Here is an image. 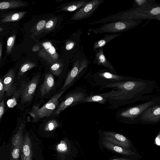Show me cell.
<instances>
[{
  "mask_svg": "<svg viewBox=\"0 0 160 160\" xmlns=\"http://www.w3.org/2000/svg\"><path fill=\"white\" fill-rule=\"evenodd\" d=\"M5 111L4 98L0 102V122Z\"/></svg>",
  "mask_w": 160,
  "mask_h": 160,
  "instance_id": "obj_34",
  "label": "cell"
},
{
  "mask_svg": "<svg viewBox=\"0 0 160 160\" xmlns=\"http://www.w3.org/2000/svg\"><path fill=\"white\" fill-rule=\"evenodd\" d=\"M39 46L36 45L34 46L32 49V50L34 52H36L39 49Z\"/></svg>",
  "mask_w": 160,
  "mask_h": 160,
  "instance_id": "obj_39",
  "label": "cell"
},
{
  "mask_svg": "<svg viewBox=\"0 0 160 160\" xmlns=\"http://www.w3.org/2000/svg\"><path fill=\"white\" fill-rule=\"evenodd\" d=\"M155 19L160 21V6L154 2L141 7L132 8L97 21V24L105 23L121 20Z\"/></svg>",
  "mask_w": 160,
  "mask_h": 160,
  "instance_id": "obj_2",
  "label": "cell"
},
{
  "mask_svg": "<svg viewBox=\"0 0 160 160\" xmlns=\"http://www.w3.org/2000/svg\"><path fill=\"white\" fill-rule=\"evenodd\" d=\"M26 13V12H25L15 13L7 16L2 20V21L3 22H7L18 20L22 18Z\"/></svg>",
  "mask_w": 160,
  "mask_h": 160,
  "instance_id": "obj_24",
  "label": "cell"
},
{
  "mask_svg": "<svg viewBox=\"0 0 160 160\" xmlns=\"http://www.w3.org/2000/svg\"><path fill=\"white\" fill-rule=\"evenodd\" d=\"M15 36L10 37L7 42V50L8 52H10L14 44Z\"/></svg>",
  "mask_w": 160,
  "mask_h": 160,
  "instance_id": "obj_31",
  "label": "cell"
},
{
  "mask_svg": "<svg viewBox=\"0 0 160 160\" xmlns=\"http://www.w3.org/2000/svg\"><path fill=\"white\" fill-rule=\"evenodd\" d=\"M24 5L23 3L19 1H4L0 2V10L17 8Z\"/></svg>",
  "mask_w": 160,
  "mask_h": 160,
  "instance_id": "obj_21",
  "label": "cell"
},
{
  "mask_svg": "<svg viewBox=\"0 0 160 160\" xmlns=\"http://www.w3.org/2000/svg\"><path fill=\"white\" fill-rule=\"evenodd\" d=\"M142 22L141 20H121L105 23L92 30L95 33H121L134 28Z\"/></svg>",
  "mask_w": 160,
  "mask_h": 160,
  "instance_id": "obj_4",
  "label": "cell"
},
{
  "mask_svg": "<svg viewBox=\"0 0 160 160\" xmlns=\"http://www.w3.org/2000/svg\"><path fill=\"white\" fill-rule=\"evenodd\" d=\"M106 100V99L105 97L100 94V95H92L85 97L83 101V102H93L103 104Z\"/></svg>",
  "mask_w": 160,
  "mask_h": 160,
  "instance_id": "obj_23",
  "label": "cell"
},
{
  "mask_svg": "<svg viewBox=\"0 0 160 160\" xmlns=\"http://www.w3.org/2000/svg\"><path fill=\"white\" fill-rule=\"evenodd\" d=\"M88 65L87 61L83 60L77 61L74 64L71 71L68 73L62 90L68 88L81 71Z\"/></svg>",
  "mask_w": 160,
  "mask_h": 160,
  "instance_id": "obj_12",
  "label": "cell"
},
{
  "mask_svg": "<svg viewBox=\"0 0 160 160\" xmlns=\"http://www.w3.org/2000/svg\"><path fill=\"white\" fill-rule=\"evenodd\" d=\"M160 102L159 99L154 98L147 102L127 108L123 109L116 113L118 118L125 122L138 121L142 112L146 109Z\"/></svg>",
  "mask_w": 160,
  "mask_h": 160,
  "instance_id": "obj_5",
  "label": "cell"
},
{
  "mask_svg": "<svg viewBox=\"0 0 160 160\" xmlns=\"http://www.w3.org/2000/svg\"><path fill=\"white\" fill-rule=\"evenodd\" d=\"M156 85L154 81L137 78L106 85L101 88H110L112 90L101 94L113 106L118 107L147 99L155 89Z\"/></svg>",
  "mask_w": 160,
  "mask_h": 160,
  "instance_id": "obj_1",
  "label": "cell"
},
{
  "mask_svg": "<svg viewBox=\"0 0 160 160\" xmlns=\"http://www.w3.org/2000/svg\"><path fill=\"white\" fill-rule=\"evenodd\" d=\"M104 0H92L86 3L72 16L71 19L77 20L87 18L91 16Z\"/></svg>",
  "mask_w": 160,
  "mask_h": 160,
  "instance_id": "obj_9",
  "label": "cell"
},
{
  "mask_svg": "<svg viewBox=\"0 0 160 160\" xmlns=\"http://www.w3.org/2000/svg\"><path fill=\"white\" fill-rule=\"evenodd\" d=\"M40 77L39 74H38L33 77L28 82L22 81L21 82L22 92L20 100L18 105L20 109L22 105L27 104L32 99L39 82Z\"/></svg>",
  "mask_w": 160,
  "mask_h": 160,
  "instance_id": "obj_7",
  "label": "cell"
},
{
  "mask_svg": "<svg viewBox=\"0 0 160 160\" xmlns=\"http://www.w3.org/2000/svg\"><path fill=\"white\" fill-rule=\"evenodd\" d=\"M7 157H8V156H7ZM6 160H7V159H6Z\"/></svg>",
  "mask_w": 160,
  "mask_h": 160,
  "instance_id": "obj_43",
  "label": "cell"
},
{
  "mask_svg": "<svg viewBox=\"0 0 160 160\" xmlns=\"http://www.w3.org/2000/svg\"><path fill=\"white\" fill-rule=\"evenodd\" d=\"M1 29V28H0V30Z\"/></svg>",
  "mask_w": 160,
  "mask_h": 160,
  "instance_id": "obj_42",
  "label": "cell"
},
{
  "mask_svg": "<svg viewBox=\"0 0 160 160\" xmlns=\"http://www.w3.org/2000/svg\"><path fill=\"white\" fill-rule=\"evenodd\" d=\"M7 158L6 144L4 141L1 145H0V160H6Z\"/></svg>",
  "mask_w": 160,
  "mask_h": 160,
  "instance_id": "obj_30",
  "label": "cell"
},
{
  "mask_svg": "<svg viewBox=\"0 0 160 160\" xmlns=\"http://www.w3.org/2000/svg\"><path fill=\"white\" fill-rule=\"evenodd\" d=\"M54 78L50 73L46 74L44 80L40 88V92L42 97L47 94L52 89L54 86Z\"/></svg>",
  "mask_w": 160,
  "mask_h": 160,
  "instance_id": "obj_18",
  "label": "cell"
},
{
  "mask_svg": "<svg viewBox=\"0 0 160 160\" xmlns=\"http://www.w3.org/2000/svg\"><path fill=\"white\" fill-rule=\"evenodd\" d=\"M121 35V33H112L106 35L102 38L94 43L93 47L94 50L96 51L99 49L103 48L104 46L109 42Z\"/></svg>",
  "mask_w": 160,
  "mask_h": 160,
  "instance_id": "obj_19",
  "label": "cell"
},
{
  "mask_svg": "<svg viewBox=\"0 0 160 160\" xmlns=\"http://www.w3.org/2000/svg\"><path fill=\"white\" fill-rule=\"evenodd\" d=\"M2 45L1 43H0V57L1 55V52H2Z\"/></svg>",
  "mask_w": 160,
  "mask_h": 160,
  "instance_id": "obj_41",
  "label": "cell"
},
{
  "mask_svg": "<svg viewBox=\"0 0 160 160\" xmlns=\"http://www.w3.org/2000/svg\"><path fill=\"white\" fill-rule=\"evenodd\" d=\"M74 46V43L72 42H70L66 45V49L67 50H70L73 48Z\"/></svg>",
  "mask_w": 160,
  "mask_h": 160,
  "instance_id": "obj_37",
  "label": "cell"
},
{
  "mask_svg": "<svg viewBox=\"0 0 160 160\" xmlns=\"http://www.w3.org/2000/svg\"><path fill=\"white\" fill-rule=\"evenodd\" d=\"M22 92V88L21 87L16 93L13 95L12 97L7 101L8 106L9 107H13L17 104V102L19 97H20Z\"/></svg>",
  "mask_w": 160,
  "mask_h": 160,
  "instance_id": "obj_25",
  "label": "cell"
},
{
  "mask_svg": "<svg viewBox=\"0 0 160 160\" xmlns=\"http://www.w3.org/2000/svg\"><path fill=\"white\" fill-rule=\"evenodd\" d=\"M112 160H131L126 159V158H116V159H114Z\"/></svg>",
  "mask_w": 160,
  "mask_h": 160,
  "instance_id": "obj_40",
  "label": "cell"
},
{
  "mask_svg": "<svg viewBox=\"0 0 160 160\" xmlns=\"http://www.w3.org/2000/svg\"><path fill=\"white\" fill-rule=\"evenodd\" d=\"M57 149L59 152H65L67 149V145L64 142L62 141L58 145Z\"/></svg>",
  "mask_w": 160,
  "mask_h": 160,
  "instance_id": "obj_33",
  "label": "cell"
},
{
  "mask_svg": "<svg viewBox=\"0 0 160 160\" xmlns=\"http://www.w3.org/2000/svg\"><path fill=\"white\" fill-rule=\"evenodd\" d=\"M98 81L101 85V88L106 85L131 80L137 78L132 77L123 76L114 74L108 70L102 69L99 71L96 74Z\"/></svg>",
  "mask_w": 160,
  "mask_h": 160,
  "instance_id": "obj_8",
  "label": "cell"
},
{
  "mask_svg": "<svg viewBox=\"0 0 160 160\" xmlns=\"http://www.w3.org/2000/svg\"><path fill=\"white\" fill-rule=\"evenodd\" d=\"M58 126L57 121L55 119H51L48 121L45 126V129L47 131L53 130Z\"/></svg>",
  "mask_w": 160,
  "mask_h": 160,
  "instance_id": "obj_28",
  "label": "cell"
},
{
  "mask_svg": "<svg viewBox=\"0 0 160 160\" xmlns=\"http://www.w3.org/2000/svg\"><path fill=\"white\" fill-rule=\"evenodd\" d=\"M68 88L61 90L55 94L45 104L40 108L35 106L32 112L36 115L37 119L48 117L52 114L56 110L58 104V100Z\"/></svg>",
  "mask_w": 160,
  "mask_h": 160,
  "instance_id": "obj_6",
  "label": "cell"
},
{
  "mask_svg": "<svg viewBox=\"0 0 160 160\" xmlns=\"http://www.w3.org/2000/svg\"><path fill=\"white\" fill-rule=\"evenodd\" d=\"M15 73L12 69L9 70L2 78L3 85L7 97L13 95L17 91L16 84H14Z\"/></svg>",
  "mask_w": 160,
  "mask_h": 160,
  "instance_id": "obj_14",
  "label": "cell"
},
{
  "mask_svg": "<svg viewBox=\"0 0 160 160\" xmlns=\"http://www.w3.org/2000/svg\"><path fill=\"white\" fill-rule=\"evenodd\" d=\"M160 120V102L145 110L141 114L138 121L151 123L158 122Z\"/></svg>",
  "mask_w": 160,
  "mask_h": 160,
  "instance_id": "obj_11",
  "label": "cell"
},
{
  "mask_svg": "<svg viewBox=\"0 0 160 160\" xmlns=\"http://www.w3.org/2000/svg\"><path fill=\"white\" fill-rule=\"evenodd\" d=\"M46 21L42 20L39 21L37 24L36 28L39 31L43 28L46 25Z\"/></svg>",
  "mask_w": 160,
  "mask_h": 160,
  "instance_id": "obj_35",
  "label": "cell"
},
{
  "mask_svg": "<svg viewBox=\"0 0 160 160\" xmlns=\"http://www.w3.org/2000/svg\"><path fill=\"white\" fill-rule=\"evenodd\" d=\"M50 69L51 72L53 75L58 76L62 72V66L60 63H55L51 66Z\"/></svg>",
  "mask_w": 160,
  "mask_h": 160,
  "instance_id": "obj_27",
  "label": "cell"
},
{
  "mask_svg": "<svg viewBox=\"0 0 160 160\" xmlns=\"http://www.w3.org/2000/svg\"><path fill=\"white\" fill-rule=\"evenodd\" d=\"M103 134L106 140L113 144L124 148H127L130 146L129 141L123 135L111 132H105Z\"/></svg>",
  "mask_w": 160,
  "mask_h": 160,
  "instance_id": "obj_15",
  "label": "cell"
},
{
  "mask_svg": "<svg viewBox=\"0 0 160 160\" xmlns=\"http://www.w3.org/2000/svg\"><path fill=\"white\" fill-rule=\"evenodd\" d=\"M85 95L83 92H75L69 94L59 105L53 113V115L59 114L66 108L74 105L80 101H83Z\"/></svg>",
  "mask_w": 160,
  "mask_h": 160,
  "instance_id": "obj_10",
  "label": "cell"
},
{
  "mask_svg": "<svg viewBox=\"0 0 160 160\" xmlns=\"http://www.w3.org/2000/svg\"><path fill=\"white\" fill-rule=\"evenodd\" d=\"M35 64L32 62H28L24 64L21 68L18 74V79H20L21 77L27 71L34 67Z\"/></svg>",
  "mask_w": 160,
  "mask_h": 160,
  "instance_id": "obj_26",
  "label": "cell"
},
{
  "mask_svg": "<svg viewBox=\"0 0 160 160\" xmlns=\"http://www.w3.org/2000/svg\"><path fill=\"white\" fill-rule=\"evenodd\" d=\"M102 143L107 149L122 154L129 155L134 154V153L130 150H127L119 146L113 144L104 139L102 141Z\"/></svg>",
  "mask_w": 160,
  "mask_h": 160,
  "instance_id": "obj_20",
  "label": "cell"
},
{
  "mask_svg": "<svg viewBox=\"0 0 160 160\" xmlns=\"http://www.w3.org/2000/svg\"><path fill=\"white\" fill-rule=\"evenodd\" d=\"M5 92L4 89L2 78L0 77V102L4 98V95Z\"/></svg>",
  "mask_w": 160,
  "mask_h": 160,
  "instance_id": "obj_32",
  "label": "cell"
},
{
  "mask_svg": "<svg viewBox=\"0 0 160 160\" xmlns=\"http://www.w3.org/2000/svg\"><path fill=\"white\" fill-rule=\"evenodd\" d=\"M86 3V2L84 0L75 2L64 7L62 10L70 12L73 11L83 7Z\"/></svg>",
  "mask_w": 160,
  "mask_h": 160,
  "instance_id": "obj_22",
  "label": "cell"
},
{
  "mask_svg": "<svg viewBox=\"0 0 160 160\" xmlns=\"http://www.w3.org/2000/svg\"><path fill=\"white\" fill-rule=\"evenodd\" d=\"M103 48L96 51L94 63L98 65H101L106 68L110 72L117 74V72L109 61L106 58L103 52Z\"/></svg>",
  "mask_w": 160,
  "mask_h": 160,
  "instance_id": "obj_17",
  "label": "cell"
},
{
  "mask_svg": "<svg viewBox=\"0 0 160 160\" xmlns=\"http://www.w3.org/2000/svg\"><path fill=\"white\" fill-rule=\"evenodd\" d=\"M42 46L38 55L49 62H55L58 56L52 43L48 42H44L42 44Z\"/></svg>",
  "mask_w": 160,
  "mask_h": 160,
  "instance_id": "obj_13",
  "label": "cell"
},
{
  "mask_svg": "<svg viewBox=\"0 0 160 160\" xmlns=\"http://www.w3.org/2000/svg\"><path fill=\"white\" fill-rule=\"evenodd\" d=\"M54 24L52 20L49 21L46 24V28H47L49 29L51 28Z\"/></svg>",
  "mask_w": 160,
  "mask_h": 160,
  "instance_id": "obj_36",
  "label": "cell"
},
{
  "mask_svg": "<svg viewBox=\"0 0 160 160\" xmlns=\"http://www.w3.org/2000/svg\"><path fill=\"white\" fill-rule=\"evenodd\" d=\"M26 122L21 117L18 119L16 127L8 143L6 145L7 160H20L22 136Z\"/></svg>",
  "mask_w": 160,
  "mask_h": 160,
  "instance_id": "obj_3",
  "label": "cell"
},
{
  "mask_svg": "<svg viewBox=\"0 0 160 160\" xmlns=\"http://www.w3.org/2000/svg\"><path fill=\"white\" fill-rule=\"evenodd\" d=\"M155 2V0H135L133 4V8L141 7Z\"/></svg>",
  "mask_w": 160,
  "mask_h": 160,
  "instance_id": "obj_29",
  "label": "cell"
},
{
  "mask_svg": "<svg viewBox=\"0 0 160 160\" xmlns=\"http://www.w3.org/2000/svg\"><path fill=\"white\" fill-rule=\"evenodd\" d=\"M160 134L159 133L158 135L156 137L155 139V143L158 146L160 145Z\"/></svg>",
  "mask_w": 160,
  "mask_h": 160,
  "instance_id": "obj_38",
  "label": "cell"
},
{
  "mask_svg": "<svg viewBox=\"0 0 160 160\" xmlns=\"http://www.w3.org/2000/svg\"><path fill=\"white\" fill-rule=\"evenodd\" d=\"M23 131L21 152L20 160H32V142L29 133Z\"/></svg>",
  "mask_w": 160,
  "mask_h": 160,
  "instance_id": "obj_16",
  "label": "cell"
}]
</instances>
